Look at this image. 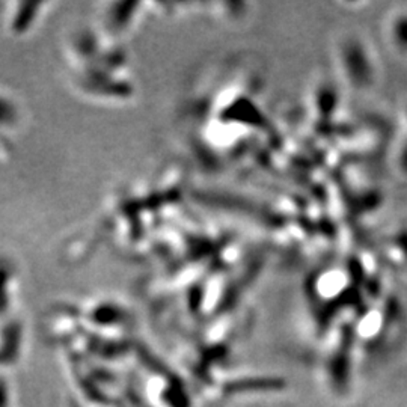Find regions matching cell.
Here are the masks:
<instances>
[{
  "label": "cell",
  "mask_w": 407,
  "mask_h": 407,
  "mask_svg": "<svg viewBox=\"0 0 407 407\" xmlns=\"http://www.w3.org/2000/svg\"><path fill=\"white\" fill-rule=\"evenodd\" d=\"M282 381L279 378H256V381H238L231 383L228 390L231 392H245V391H273L282 390Z\"/></svg>",
  "instance_id": "cell-1"
}]
</instances>
